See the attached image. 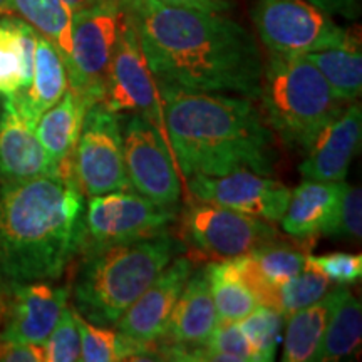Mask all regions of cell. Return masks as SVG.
<instances>
[{
	"label": "cell",
	"mask_w": 362,
	"mask_h": 362,
	"mask_svg": "<svg viewBox=\"0 0 362 362\" xmlns=\"http://www.w3.org/2000/svg\"><path fill=\"white\" fill-rule=\"evenodd\" d=\"M218 324L216 307L210 288L208 270L189 275L170 315L165 336L178 349L203 347Z\"/></svg>",
	"instance_id": "ac0fdd59"
},
{
	"label": "cell",
	"mask_w": 362,
	"mask_h": 362,
	"mask_svg": "<svg viewBox=\"0 0 362 362\" xmlns=\"http://www.w3.org/2000/svg\"><path fill=\"white\" fill-rule=\"evenodd\" d=\"M67 88H69V79L61 54L52 42L37 34L33 81L29 88L12 96L17 110L35 129L40 116L64 96Z\"/></svg>",
	"instance_id": "d6986e66"
},
{
	"label": "cell",
	"mask_w": 362,
	"mask_h": 362,
	"mask_svg": "<svg viewBox=\"0 0 362 362\" xmlns=\"http://www.w3.org/2000/svg\"><path fill=\"white\" fill-rule=\"evenodd\" d=\"M210 288L216 307V315L221 322H238L259 305L250 288L235 274L230 260L206 267Z\"/></svg>",
	"instance_id": "4316f807"
},
{
	"label": "cell",
	"mask_w": 362,
	"mask_h": 362,
	"mask_svg": "<svg viewBox=\"0 0 362 362\" xmlns=\"http://www.w3.org/2000/svg\"><path fill=\"white\" fill-rule=\"evenodd\" d=\"M74 310V309H72ZM81 337V361L84 362H112L124 359H139L143 351L121 336L119 332L90 324L74 310Z\"/></svg>",
	"instance_id": "83f0119b"
},
{
	"label": "cell",
	"mask_w": 362,
	"mask_h": 362,
	"mask_svg": "<svg viewBox=\"0 0 362 362\" xmlns=\"http://www.w3.org/2000/svg\"><path fill=\"white\" fill-rule=\"evenodd\" d=\"M72 165L79 188L88 197L131 192L119 119L101 101L86 112Z\"/></svg>",
	"instance_id": "30bf717a"
},
{
	"label": "cell",
	"mask_w": 362,
	"mask_h": 362,
	"mask_svg": "<svg viewBox=\"0 0 362 362\" xmlns=\"http://www.w3.org/2000/svg\"><path fill=\"white\" fill-rule=\"evenodd\" d=\"M187 188L192 198L230 208L265 221H280L287 210L292 189L250 170H237L221 176H188Z\"/></svg>",
	"instance_id": "4fadbf2b"
},
{
	"label": "cell",
	"mask_w": 362,
	"mask_h": 362,
	"mask_svg": "<svg viewBox=\"0 0 362 362\" xmlns=\"http://www.w3.org/2000/svg\"><path fill=\"white\" fill-rule=\"evenodd\" d=\"M362 344L361 302L341 285L337 304L330 314L329 324L317 352L315 361L337 362L359 354Z\"/></svg>",
	"instance_id": "d4e9b609"
},
{
	"label": "cell",
	"mask_w": 362,
	"mask_h": 362,
	"mask_svg": "<svg viewBox=\"0 0 362 362\" xmlns=\"http://www.w3.org/2000/svg\"><path fill=\"white\" fill-rule=\"evenodd\" d=\"M0 361L4 362H40L44 347L12 339H0Z\"/></svg>",
	"instance_id": "e575fe53"
},
{
	"label": "cell",
	"mask_w": 362,
	"mask_h": 362,
	"mask_svg": "<svg viewBox=\"0 0 362 362\" xmlns=\"http://www.w3.org/2000/svg\"><path fill=\"white\" fill-rule=\"evenodd\" d=\"M121 0H96L72 12L69 88L90 104L103 99L112 54L119 37Z\"/></svg>",
	"instance_id": "8992f818"
},
{
	"label": "cell",
	"mask_w": 362,
	"mask_h": 362,
	"mask_svg": "<svg viewBox=\"0 0 362 362\" xmlns=\"http://www.w3.org/2000/svg\"><path fill=\"white\" fill-rule=\"evenodd\" d=\"M84 193L72 158L56 173L0 187L4 284L59 280L84 242Z\"/></svg>",
	"instance_id": "7a4b0ae2"
},
{
	"label": "cell",
	"mask_w": 362,
	"mask_h": 362,
	"mask_svg": "<svg viewBox=\"0 0 362 362\" xmlns=\"http://www.w3.org/2000/svg\"><path fill=\"white\" fill-rule=\"evenodd\" d=\"M37 33L25 21L0 17V96L29 88L34 74Z\"/></svg>",
	"instance_id": "7402d4cb"
},
{
	"label": "cell",
	"mask_w": 362,
	"mask_h": 362,
	"mask_svg": "<svg viewBox=\"0 0 362 362\" xmlns=\"http://www.w3.org/2000/svg\"><path fill=\"white\" fill-rule=\"evenodd\" d=\"M282 324L284 315L265 305H257L250 314L238 320L240 329L255 356V362H270L275 359Z\"/></svg>",
	"instance_id": "4dcf8cb0"
},
{
	"label": "cell",
	"mask_w": 362,
	"mask_h": 362,
	"mask_svg": "<svg viewBox=\"0 0 362 362\" xmlns=\"http://www.w3.org/2000/svg\"><path fill=\"white\" fill-rule=\"evenodd\" d=\"M126 175L138 194L163 206H176L181 197L173 153L160 131L139 115L121 126Z\"/></svg>",
	"instance_id": "7c38bea8"
},
{
	"label": "cell",
	"mask_w": 362,
	"mask_h": 362,
	"mask_svg": "<svg viewBox=\"0 0 362 362\" xmlns=\"http://www.w3.org/2000/svg\"><path fill=\"white\" fill-rule=\"evenodd\" d=\"M44 361L76 362L81 361V337L74 310L69 305L62 310L56 327L44 342Z\"/></svg>",
	"instance_id": "d6a6232c"
},
{
	"label": "cell",
	"mask_w": 362,
	"mask_h": 362,
	"mask_svg": "<svg viewBox=\"0 0 362 362\" xmlns=\"http://www.w3.org/2000/svg\"><path fill=\"white\" fill-rule=\"evenodd\" d=\"M192 272L187 257H175L116 322L117 332L143 349L144 356L155 354L153 346L165 337L171 312Z\"/></svg>",
	"instance_id": "9a60e30c"
},
{
	"label": "cell",
	"mask_w": 362,
	"mask_h": 362,
	"mask_svg": "<svg viewBox=\"0 0 362 362\" xmlns=\"http://www.w3.org/2000/svg\"><path fill=\"white\" fill-rule=\"evenodd\" d=\"M57 168L12 96L4 98L0 106V181H24L56 173Z\"/></svg>",
	"instance_id": "e0dca14e"
},
{
	"label": "cell",
	"mask_w": 362,
	"mask_h": 362,
	"mask_svg": "<svg viewBox=\"0 0 362 362\" xmlns=\"http://www.w3.org/2000/svg\"><path fill=\"white\" fill-rule=\"evenodd\" d=\"M12 12L19 13L39 35L52 42L67 67L71 61L72 11L64 0H11Z\"/></svg>",
	"instance_id": "484cf974"
},
{
	"label": "cell",
	"mask_w": 362,
	"mask_h": 362,
	"mask_svg": "<svg viewBox=\"0 0 362 362\" xmlns=\"http://www.w3.org/2000/svg\"><path fill=\"white\" fill-rule=\"evenodd\" d=\"M322 235L344 240H359L362 237V194L359 187H351L342 181L336 210Z\"/></svg>",
	"instance_id": "1f68e13d"
},
{
	"label": "cell",
	"mask_w": 362,
	"mask_h": 362,
	"mask_svg": "<svg viewBox=\"0 0 362 362\" xmlns=\"http://www.w3.org/2000/svg\"><path fill=\"white\" fill-rule=\"evenodd\" d=\"M330 288H332V282L307 260L300 274L282 285H277L275 310L284 317H288L293 312L305 309L314 302L320 300Z\"/></svg>",
	"instance_id": "f1b7e54d"
},
{
	"label": "cell",
	"mask_w": 362,
	"mask_h": 362,
	"mask_svg": "<svg viewBox=\"0 0 362 362\" xmlns=\"http://www.w3.org/2000/svg\"><path fill=\"white\" fill-rule=\"evenodd\" d=\"M101 103L116 115L129 112V115L143 116L160 131L165 141L168 143L160 88L144 57L136 27L124 7L119 37L107 71Z\"/></svg>",
	"instance_id": "ba28073f"
},
{
	"label": "cell",
	"mask_w": 362,
	"mask_h": 362,
	"mask_svg": "<svg viewBox=\"0 0 362 362\" xmlns=\"http://www.w3.org/2000/svg\"><path fill=\"white\" fill-rule=\"evenodd\" d=\"M158 84L259 99L264 62L253 35L218 12L121 0Z\"/></svg>",
	"instance_id": "6da1fadb"
},
{
	"label": "cell",
	"mask_w": 362,
	"mask_h": 362,
	"mask_svg": "<svg viewBox=\"0 0 362 362\" xmlns=\"http://www.w3.org/2000/svg\"><path fill=\"white\" fill-rule=\"evenodd\" d=\"M183 230L198 250L218 260L245 255L280 240L270 221L194 198L185 206Z\"/></svg>",
	"instance_id": "8fae6325"
},
{
	"label": "cell",
	"mask_w": 362,
	"mask_h": 362,
	"mask_svg": "<svg viewBox=\"0 0 362 362\" xmlns=\"http://www.w3.org/2000/svg\"><path fill=\"white\" fill-rule=\"evenodd\" d=\"M322 72L330 89L341 101H356L362 93V54L359 35L351 33L342 44L305 54Z\"/></svg>",
	"instance_id": "cb8c5ba5"
},
{
	"label": "cell",
	"mask_w": 362,
	"mask_h": 362,
	"mask_svg": "<svg viewBox=\"0 0 362 362\" xmlns=\"http://www.w3.org/2000/svg\"><path fill=\"white\" fill-rule=\"evenodd\" d=\"M2 296H4V277H2V269H0V304H2Z\"/></svg>",
	"instance_id": "ab89813d"
},
{
	"label": "cell",
	"mask_w": 362,
	"mask_h": 362,
	"mask_svg": "<svg viewBox=\"0 0 362 362\" xmlns=\"http://www.w3.org/2000/svg\"><path fill=\"white\" fill-rule=\"evenodd\" d=\"M176 220L175 206H163L133 192L89 197L84 211V242L88 247H110L165 233Z\"/></svg>",
	"instance_id": "9c48e42d"
},
{
	"label": "cell",
	"mask_w": 362,
	"mask_h": 362,
	"mask_svg": "<svg viewBox=\"0 0 362 362\" xmlns=\"http://www.w3.org/2000/svg\"><path fill=\"white\" fill-rule=\"evenodd\" d=\"M160 2L168 4V6L187 7V8H194V11L218 12V13L232 11L235 6L233 0H160Z\"/></svg>",
	"instance_id": "8d00e7d4"
},
{
	"label": "cell",
	"mask_w": 362,
	"mask_h": 362,
	"mask_svg": "<svg viewBox=\"0 0 362 362\" xmlns=\"http://www.w3.org/2000/svg\"><path fill=\"white\" fill-rule=\"evenodd\" d=\"M183 361H221V362H255V356L243 336L238 322H221L203 347L185 352Z\"/></svg>",
	"instance_id": "f546056e"
},
{
	"label": "cell",
	"mask_w": 362,
	"mask_h": 362,
	"mask_svg": "<svg viewBox=\"0 0 362 362\" xmlns=\"http://www.w3.org/2000/svg\"><path fill=\"white\" fill-rule=\"evenodd\" d=\"M339 291H341V285L334 291H329L312 305L288 315L291 319H288L287 332H285L282 361L310 362L317 359V352L322 344L330 314L337 304Z\"/></svg>",
	"instance_id": "603a6c76"
},
{
	"label": "cell",
	"mask_w": 362,
	"mask_h": 362,
	"mask_svg": "<svg viewBox=\"0 0 362 362\" xmlns=\"http://www.w3.org/2000/svg\"><path fill=\"white\" fill-rule=\"evenodd\" d=\"M307 260L315 267L320 274H324L330 282L339 285L354 284L362 277V255L354 253H329V255L312 257L307 255Z\"/></svg>",
	"instance_id": "836d02e7"
},
{
	"label": "cell",
	"mask_w": 362,
	"mask_h": 362,
	"mask_svg": "<svg viewBox=\"0 0 362 362\" xmlns=\"http://www.w3.org/2000/svg\"><path fill=\"white\" fill-rule=\"evenodd\" d=\"M181 250L180 240L166 232L136 242L83 248L69 288L72 309L90 324L111 327Z\"/></svg>",
	"instance_id": "277c9868"
},
{
	"label": "cell",
	"mask_w": 362,
	"mask_h": 362,
	"mask_svg": "<svg viewBox=\"0 0 362 362\" xmlns=\"http://www.w3.org/2000/svg\"><path fill=\"white\" fill-rule=\"evenodd\" d=\"M64 2L72 12H76V11H81V8L90 6V4H94L96 0H64Z\"/></svg>",
	"instance_id": "74e56055"
},
{
	"label": "cell",
	"mask_w": 362,
	"mask_h": 362,
	"mask_svg": "<svg viewBox=\"0 0 362 362\" xmlns=\"http://www.w3.org/2000/svg\"><path fill=\"white\" fill-rule=\"evenodd\" d=\"M176 168L185 176H221L237 170L272 175L275 136L253 99L158 84Z\"/></svg>",
	"instance_id": "3957f363"
},
{
	"label": "cell",
	"mask_w": 362,
	"mask_h": 362,
	"mask_svg": "<svg viewBox=\"0 0 362 362\" xmlns=\"http://www.w3.org/2000/svg\"><path fill=\"white\" fill-rule=\"evenodd\" d=\"M69 288L49 280L4 284L0 304V339L44 346L67 307Z\"/></svg>",
	"instance_id": "5bb4252c"
},
{
	"label": "cell",
	"mask_w": 362,
	"mask_h": 362,
	"mask_svg": "<svg viewBox=\"0 0 362 362\" xmlns=\"http://www.w3.org/2000/svg\"><path fill=\"white\" fill-rule=\"evenodd\" d=\"M342 181L305 180L292 189L287 210L282 216V226L288 237L312 240L322 233L336 210Z\"/></svg>",
	"instance_id": "ffe728a7"
},
{
	"label": "cell",
	"mask_w": 362,
	"mask_h": 362,
	"mask_svg": "<svg viewBox=\"0 0 362 362\" xmlns=\"http://www.w3.org/2000/svg\"><path fill=\"white\" fill-rule=\"evenodd\" d=\"M329 16H341L357 19L361 13V0H307Z\"/></svg>",
	"instance_id": "d590c367"
},
{
	"label": "cell",
	"mask_w": 362,
	"mask_h": 362,
	"mask_svg": "<svg viewBox=\"0 0 362 362\" xmlns=\"http://www.w3.org/2000/svg\"><path fill=\"white\" fill-rule=\"evenodd\" d=\"M12 13V4L11 0H0V17Z\"/></svg>",
	"instance_id": "f35d334b"
},
{
	"label": "cell",
	"mask_w": 362,
	"mask_h": 362,
	"mask_svg": "<svg viewBox=\"0 0 362 362\" xmlns=\"http://www.w3.org/2000/svg\"><path fill=\"white\" fill-rule=\"evenodd\" d=\"M259 99L270 129L285 144L304 151L346 110V103L305 56L270 54Z\"/></svg>",
	"instance_id": "5b68a950"
},
{
	"label": "cell",
	"mask_w": 362,
	"mask_h": 362,
	"mask_svg": "<svg viewBox=\"0 0 362 362\" xmlns=\"http://www.w3.org/2000/svg\"><path fill=\"white\" fill-rule=\"evenodd\" d=\"M90 106L93 104L88 99L67 88L64 96L51 110L45 111L35 124V136L40 146L56 166L64 160L74 158L84 116Z\"/></svg>",
	"instance_id": "44dd1931"
},
{
	"label": "cell",
	"mask_w": 362,
	"mask_h": 362,
	"mask_svg": "<svg viewBox=\"0 0 362 362\" xmlns=\"http://www.w3.org/2000/svg\"><path fill=\"white\" fill-rule=\"evenodd\" d=\"M253 24L270 54L305 56L342 44L349 30L307 0H257Z\"/></svg>",
	"instance_id": "52a82bcc"
},
{
	"label": "cell",
	"mask_w": 362,
	"mask_h": 362,
	"mask_svg": "<svg viewBox=\"0 0 362 362\" xmlns=\"http://www.w3.org/2000/svg\"><path fill=\"white\" fill-rule=\"evenodd\" d=\"M361 138V104L352 103L307 149V158L300 165V175L314 181H344L359 151Z\"/></svg>",
	"instance_id": "2e32d148"
}]
</instances>
